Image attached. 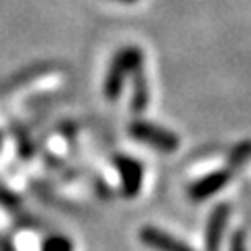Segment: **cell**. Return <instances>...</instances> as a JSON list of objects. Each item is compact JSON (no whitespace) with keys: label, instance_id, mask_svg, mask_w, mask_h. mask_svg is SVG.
I'll return each instance as SVG.
<instances>
[{"label":"cell","instance_id":"obj_1","mask_svg":"<svg viewBox=\"0 0 251 251\" xmlns=\"http://www.w3.org/2000/svg\"><path fill=\"white\" fill-rule=\"evenodd\" d=\"M128 132H130L132 138H136L145 145H151L153 149H157V151H161V153L176 151L178 145H180L178 136L172 130H166V128H161V126L149 124V122H143V120L132 122Z\"/></svg>","mask_w":251,"mask_h":251},{"label":"cell","instance_id":"obj_2","mask_svg":"<svg viewBox=\"0 0 251 251\" xmlns=\"http://www.w3.org/2000/svg\"><path fill=\"white\" fill-rule=\"evenodd\" d=\"M140 67V52L138 49H126L120 52L111 63V69L105 77V97L109 100H113L120 97V92L124 88V75L126 72H136Z\"/></svg>","mask_w":251,"mask_h":251},{"label":"cell","instance_id":"obj_3","mask_svg":"<svg viewBox=\"0 0 251 251\" xmlns=\"http://www.w3.org/2000/svg\"><path fill=\"white\" fill-rule=\"evenodd\" d=\"M249 153H251V145L249 143H245V145H241L239 149H237V153H234V159H232V163H241L243 159H247L249 157ZM232 163L228 166V170H224V172H214L211 176H207V178H203V180H199V182H195L191 188H188V195L195 199V201H199V199H205V197H209L211 193H216V191H220V188L224 186V182L228 180V176L232 174Z\"/></svg>","mask_w":251,"mask_h":251},{"label":"cell","instance_id":"obj_4","mask_svg":"<svg viewBox=\"0 0 251 251\" xmlns=\"http://www.w3.org/2000/svg\"><path fill=\"white\" fill-rule=\"evenodd\" d=\"M117 172L122 176V188L126 197H136L140 191V182H143V163L138 159H132V157L120 155L115 159Z\"/></svg>","mask_w":251,"mask_h":251},{"label":"cell","instance_id":"obj_5","mask_svg":"<svg viewBox=\"0 0 251 251\" xmlns=\"http://www.w3.org/2000/svg\"><path fill=\"white\" fill-rule=\"evenodd\" d=\"M140 241L147 247H153L157 251H193L186 243L178 241L176 237H172V234L163 232L159 228H153V226H145L140 230Z\"/></svg>","mask_w":251,"mask_h":251},{"label":"cell","instance_id":"obj_6","mask_svg":"<svg viewBox=\"0 0 251 251\" xmlns=\"http://www.w3.org/2000/svg\"><path fill=\"white\" fill-rule=\"evenodd\" d=\"M226 218H228V207H226V205H220L214 214H211L209 226H207V251H218L220 234H222Z\"/></svg>","mask_w":251,"mask_h":251},{"label":"cell","instance_id":"obj_7","mask_svg":"<svg viewBox=\"0 0 251 251\" xmlns=\"http://www.w3.org/2000/svg\"><path fill=\"white\" fill-rule=\"evenodd\" d=\"M149 103V90L145 84V75L140 69H136V77H134V92H132V109L136 113L145 111V107Z\"/></svg>","mask_w":251,"mask_h":251},{"label":"cell","instance_id":"obj_8","mask_svg":"<svg viewBox=\"0 0 251 251\" xmlns=\"http://www.w3.org/2000/svg\"><path fill=\"white\" fill-rule=\"evenodd\" d=\"M42 251H74V243L67 237H61V234H54V237L46 239Z\"/></svg>","mask_w":251,"mask_h":251},{"label":"cell","instance_id":"obj_9","mask_svg":"<svg viewBox=\"0 0 251 251\" xmlns=\"http://www.w3.org/2000/svg\"><path fill=\"white\" fill-rule=\"evenodd\" d=\"M230 251H245V245H243V234H241V232H237V237L232 239Z\"/></svg>","mask_w":251,"mask_h":251}]
</instances>
